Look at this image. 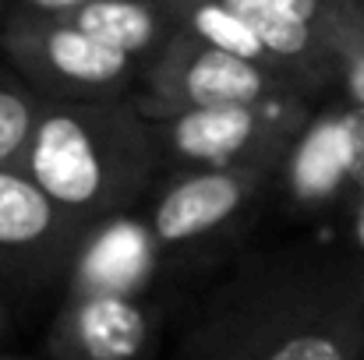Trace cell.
I'll return each mask as SVG.
<instances>
[{"mask_svg":"<svg viewBox=\"0 0 364 360\" xmlns=\"http://www.w3.org/2000/svg\"><path fill=\"white\" fill-rule=\"evenodd\" d=\"M358 184L364 191V110L354 103L311 114L272 180L297 212H322Z\"/></svg>","mask_w":364,"mask_h":360,"instance_id":"52a82bcc","label":"cell"},{"mask_svg":"<svg viewBox=\"0 0 364 360\" xmlns=\"http://www.w3.org/2000/svg\"><path fill=\"white\" fill-rule=\"evenodd\" d=\"M156 325L145 297H64L46 347L53 360H145Z\"/></svg>","mask_w":364,"mask_h":360,"instance_id":"30bf717a","label":"cell"},{"mask_svg":"<svg viewBox=\"0 0 364 360\" xmlns=\"http://www.w3.org/2000/svg\"><path fill=\"white\" fill-rule=\"evenodd\" d=\"M0 43L18 78L36 96L57 103L127 99L131 82L145 71L131 57L103 46L64 18L14 11L4 21Z\"/></svg>","mask_w":364,"mask_h":360,"instance_id":"3957f363","label":"cell"},{"mask_svg":"<svg viewBox=\"0 0 364 360\" xmlns=\"http://www.w3.org/2000/svg\"><path fill=\"white\" fill-rule=\"evenodd\" d=\"M258 4L287 11V14L308 21L311 28H318L336 46L343 64H350L354 57L364 53V32H361V18H358L354 0H258Z\"/></svg>","mask_w":364,"mask_h":360,"instance_id":"4fadbf2b","label":"cell"},{"mask_svg":"<svg viewBox=\"0 0 364 360\" xmlns=\"http://www.w3.org/2000/svg\"><path fill=\"white\" fill-rule=\"evenodd\" d=\"M181 360H364V258H318L241 276Z\"/></svg>","mask_w":364,"mask_h":360,"instance_id":"6da1fadb","label":"cell"},{"mask_svg":"<svg viewBox=\"0 0 364 360\" xmlns=\"http://www.w3.org/2000/svg\"><path fill=\"white\" fill-rule=\"evenodd\" d=\"M7 329H11V307H7V300L0 297V339L7 336Z\"/></svg>","mask_w":364,"mask_h":360,"instance_id":"e0dca14e","label":"cell"},{"mask_svg":"<svg viewBox=\"0 0 364 360\" xmlns=\"http://www.w3.org/2000/svg\"><path fill=\"white\" fill-rule=\"evenodd\" d=\"M163 247L145 216L117 212L92 219L68 261L64 297H149Z\"/></svg>","mask_w":364,"mask_h":360,"instance_id":"9c48e42d","label":"cell"},{"mask_svg":"<svg viewBox=\"0 0 364 360\" xmlns=\"http://www.w3.org/2000/svg\"><path fill=\"white\" fill-rule=\"evenodd\" d=\"M89 4H96V0H14V11L39 14V18H68Z\"/></svg>","mask_w":364,"mask_h":360,"instance_id":"9a60e30c","label":"cell"},{"mask_svg":"<svg viewBox=\"0 0 364 360\" xmlns=\"http://www.w3.org/2000/svg\"><path fill=\"white\" fill-rule=\"evenodd\" d=\"M85 227L25 173L0 170V286H46L64 276Z\"/></svg>","mask_w":364,"mask_h":360,"instance_id":"ba28073f","label":"cell"},{"mask_svg":"<svg viewBox=\"0 0 364 360\" xmlns=\"http://www.w3.org/2000/svg\"><path fill=\"white\" fill-rule=\"evenodd\" d=\"M283 159H258L230 170H177L152 198L149 227L163 254L198 247L230 230L272 187Z\"/></svg>","mask_w":364,"mask_h":360,"instance_id":"8992f818","label":"cell"},{"mask_svg":"<svg viewBox=\"0 0 364 360\" xmlns=\"http://www.w3.org/2000/svg\"><path fill=\"white\" fill-rule=\"evenodd\" d=\"M64 21L89 32L103 46L131 57L141 67H149L159 57V50L170 43V36L177 32L163 0H96L68 14Z\"/></svg>","mask_w":364,"mask_h":360,"instance_id":"8fae6325","label":"cell"},{"mask_svg":"<svg viewBox=\"0 0 364 360\" xmlns=\"http://www.w3.org/2000/svg\"><path fill=\"white\" fill-rule=\"evenodd\" d=\"M7 4H11V0H0V14H4V11H7Z\"/></svg>","mask_w":364,"mask_h":360,"instance_id":"d6986e66","label":"cell"},{"mask_svg":"<svg viewBox=\"0 0 364 360\" xmlns=\"http://www.w3.org/2000/svg\"><path fill=\"white\" fill-rule=\"evenodd\" d=\"M163 4H166V11H170V18H173V25L181 32H188V36H195V39L216 46V50H227V53H234L241 60L262 64V67L272 71L262 43L251 36V28L223 0H163Z\"/></svg>","mask_w":364,"mask_h":360,"instance_id":"7c38bea8","label":"cell"},{"mask_svg":"<svg viewBox=\"0 0 364 360\" xmlns=\"http://www.w3.org/2000/svg\"><path fill=\"white\" fill-rule=\"evenodd\" d=\"M354 244H358V254L364 258V191L354 205Z\"/></svg>","mask_w":364,"mask_h":360,"instance_id":"2e32d148","label":"cell"},{"mask_svg":"<svg viewBox=\"0 0 364 360\" xmlns=\"http://www.w3.org/2000/svg\"><path fill=\"white\" fill-rule=\"evenodd\" d=\"M156 159L152 127L127 99L43 103L21 170L53 205L82 223L131 212Z\"/></svg>","mask_w":364,"mask_h":360,"instance_id":"7a4b0ae2","label":"cell"},{"mask_svg":"<svg viewBox=\"0 0 364 360\" xmlns=\"http://www.w3.org/2000/svg\"><path fill=\"white\" fill-rule=\"evenodd\" d=\"M315 110L304 96L269 103L191 110L170 120H149L156 159L166 170H230L258 159H283Z\"/></svg>","mask_w":364,"mask_h":360,"instance_id":"277c9868","label":"cell"},{"mask_svg":"<svg viewBox=\"0 0 364 360\" xmlns=\"http://www.w3.org/2000/svg\"><path fill=\"white\" fill-rule=\"evenodd\" d=\"M283 96L301 92L269 67L241 60L177 28L159 57L141 71V89L131 96V103L145 120H170L191 110L269 103Z\"/></svg>","mask_w":364,"mask_h":360,"instance_id":"5b68a950","label":"cell"},{"mask_svg":"<svg viewBox=\"0 0 364 360\" xmlns=\"http://www.w3.org/2000/svg\"><path fill=\"white\" fill-rule=\"evenodd\" d=\"M0 360H28V357H14V354H0Z\"/></svg>","mask_w":364,"mask_h":360,"instance_id":"ac0fdd59","label":"cell"},{"mask_svg":"<svg viewBox=\"0 0 364 360\" xmlns=\"http://www.w3.org/2000/svg\"><path fill=\"white\" fill-rule=\"evenodd\" d=\"M43 96L25 82L0 78V170H21L36 124L43 117Z\"/></svg>","mask_w":364,"mask_h":360,"instance_id":"5bb4252c","label":"cell"}]
</instances>
